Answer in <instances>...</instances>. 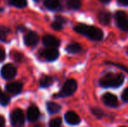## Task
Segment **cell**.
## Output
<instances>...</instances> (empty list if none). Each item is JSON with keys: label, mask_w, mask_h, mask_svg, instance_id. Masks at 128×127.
I'll use <instances>...</instances> for the list:
<instances>
[{"label": "cell", "mask_w": 128, "mask_h": 127, "mask_svg": "<svg viewBox=\"0 0 128 127\" xmlns=\"http://www.w3.org/2000/svg\"><path fill=\"white\" fill-rule=\"evenodd\" d=\"M43 56L48 61H54L58 57V51L55 48H48L43 51Z\"/></svg>", "instance_id": "obj_11"}, {"label": "cell", "mask_w": 128, "mask_h": 127, "mask_svg": "<svg viewBox=\"0 0 128 127\" xmlns=\"http://www.w3.org/2000/svg\"><path fill=\"white\" fill-rule=\"evenodd\" d=\"M36 1H38V0H36Z\"/></svg>", "instance_id": "obj_36"}, {"label": "cell", "mask_w": 128, "mask_h": 127, "mask_svg": "<svg viewBox=\"0 0 128 127\" xmlns=\"http://www.w3.org/2000/svg\"><path fill=\"white\" fill-rule=\"evenodd\" d=\"M23 85L19 82L10 83L6 85V91L10 94H18L22 91Z\"/></svg>", "instance_id": "obj_12"}, {"label": "cell", "mask_w": 128, "mask_h": 127, "mask_svg": "<svg viewBox=\"0 0 128 127\" xmlns=\"http://www.w3.org/2000/svg\"><path fill=\"white\" fill-rule=\"evenodd\" d=\"M9 102H10V98L7 95H5L4 93H3L0 96V104L2 105H6Z\"/></svg>", "instance_id": "obj_23"}, {"label": "cell", "mask_w": 128, "mask_h": 127, "mask_svg": "<svg viewBox=\"0 0 128 127\" xmlns=\"http://www.w3.org/2000/svg\"><path fill=\"white\" fill-rule=\"evenodd\" d=\"M115 19H116L117 25L120 30L127 31H128V17L126 12L122 10H118L115 14Z\"/></svg>", "instance_id": "obj_4"}, {"label": "cell", "mask_w": 128, "mask_h": 127, "mask_svg": "<svg viewBox=\"0 0 128 127\" xmlns=\"http://www.w3.org/2000/svg\"><path fill=\"white\" fill-rule=\"evenodd\" d=\"M17 74V69L12 64H7L3 66L1 70V75L4 79H12Z\"/></svg>", "instance_id": "obj_6"}, {"label": "cell", "mask_w": 128, "mask_h": 127, "mask_svg": "<svg viewBox=\"0 0 128 127\" xmlns=\"http://www.w3.org/2000/svg\"><path fill=\"white\" fill-rule=\"evenodd\" d=\"M92 112L93 115L96 116L98 119H101L103 116H104V112L98 108H93L92 110Z\"/></svg>", "instance_id": "obj_22"}, {"label": "cell", "mask_w": 128, "mask_h": 127, "mask_svg": "<svg viewBox=\"0 0 128 127\" xmlns=\"http://www.w3.org/2000/svg\"><path fill=\"white\" fill-rule=\"evenodd\" d=\"M100 1H101L102 3H109L111 0H100Z\"/></svg>", "instance_id": "obj_33"}, {"label": "cell", "mask_w": 128, "mask_h": 127, "mask_svg": "<svg viewBox=\"0 0 128 127\" xmlns=\"http://www.w3.org/2000/svg\"><path fill=\"white\" fill-rule=\"evenodd\" d=\"M55 21H58V22H59L60 24H64V23H66V19L64 18V17H56V20Z\"/></svg>", "instance_id": "obj_29"}, {"label": "cell", "mask_w": 128, "mask_h": 127, "mask_svg": "<svg viewBox=\"0 0 128 127\" xmlns=\"http://www.w3.org/2000/svg\"><path fill=\"white\" fill-rule=\"evenodd\" d=\"M102 101L107 106L116 107L118 106V98L112 93H106L102 96Z\"/></svg>", "instance_id": "obj_7"}, {"label": "cell", "mask_w": 128, "mask_h": 127, "mask_svg": "<svg viewBox=\"0 0 128 127\" xmlns=\"http://www.w3.org/2000/svg\"><path fill=\"white\" fill-rule=\"evenodd\" d=\"M52 27L53 28L55 31H60L63 28V24H60L59 22H58V21H54L52 24Z\"/></svg>", "instance_id": "obj_25"}, {"label": "cell", "mask_w": 128, "mask_h": 127, "mask_svg": "<svg viewBox=\"0 0 128 127\" xmlns=\"http://www.w3.org/2000/svg\"><path fill=\"white\" fill-rule=\"evenodd\" d=\"M61 107L59 105L54 103V102H48L47 103V111L52 114H55L60 111Z\"/></svg>", "instance_id": "obj_16"}, {"label": "cell", "mask_w": 128, "mask_h": 127, "mask_svg": "<svg viewBox=\"0 0 128 127\" xmlns=\"http://www.w3.org/2000/svg\"><path fill=\"white\" fill-rule=\"evenodd\" d=\"M98 17L101 24H106V25L110 24V21H111V14H110V12L106 11V10H101L98 13Z\"/></svg>", "instance_id": "obj_14"}, {"label": "cell", "mask_w": 128, "mask_h": 127, "mask_svg": "<svg viewBox=\"0 0 128 127\" xmlns=\"http://www.w3.org/2000/svg\"><path fill=\"white\" fill-rule=\"evenodd\" d=\"M52 82H53L52 78H51V77H48V76H46V77H44V78H41L40 85L42 87H48L52 85Z\"/></svg>", "instance_id": "obj_20"}, {"label": "cell", "mask_w": 128, "mask_h": 127, "mask_svg": "<svg viewBox=\"0 0 128 127\" xmlns=\"http://www.w3.org/2000/svg\"><path fill=\"white\" fill-rule=\"evenodd\" d=\"M21 58H22V55L18 54V53H15V56H14V58L16 60H20Z\"/></svg>", "instance_id": "obj_32"}, {"label": "cell", "mask_w": 128, "mask_h": 127, "mask_svg": "<svg viewBox=\"0 0 128 127\" xmlns=\"http://www.w3.org/2000/svg\"><path fill=\"white\" fill-rule=\"evenodd\" d=\"M106 64H112V65L116 66V67L120 68V69L123 70V71H125L126 72L128 73V67L126 66H125L124 64H116V63H112V62H106Z\"/></svg>", "instance_id": "obj_24"}, {"label": "cell", "mask_w": 128, "mask_h": 127, "mask_svg": "<svg viewBox=\"0 0 128 127\" xmlns=\"http://www.w3.org/2000/svg\"><path fill=\"white\" fill-rule=\"evenodd\" d=\"M81 50H82V47L78 43H72V44H70L66 46V51L69 53H72V54L79 52Z\"/></svg>", "instance_id": "obj_15"}, {"label": "cell", "mask_w": 128, "mask_h": 127, "mask_svg": "<svg viewBox=\"0 0 128 127\" xmlns=\"http://www.w3.org/2000/svg\"><path fill=\"white\" fill-rule=\"evenodd\" d=\"M64 119H66V122L69 125H72V126H76V125H78L80 123V118L74 112H66V115H64Z\"/></svg>", "instance_id": "obj_9"}, {"label": "cell", "mask_w": 128, "mask_h": 127, "mask_svg": "<svg viewBox=\"0 0 128 127\" xmlns=\"http://www.w3.org/2000/svg\"><path fill=\"white\" fill-rule=\"evenodd\" d=\"M120 127H126V126H120Z\"/></svg>", "instance_id": "obj_35"}, {"label": "cell", "mask_w": 128, "mask_h": 127, "mask_svg": "<svg viewBox=\"0 0 128 127\" xmlns=\"http://www.w3.org/2000/svg\"><path fill=\"white\" fill-rule=\"evenodd\" d=\"M43 43L46 47L55 48L59 45V40L52 35H46L43 37Z\"/></svg>", "instance_id": "obj_8"}, {"label": "cell", "mask_w": 128, "mask_h": 127, "mask_svg": "<svg viewBox=\"0 0 128 127\" xmlns=\"http://www.w3.org/2000/svg\"><path fill=\"white\" fill-rule=\"evenodd\" d=\"M118 3L122 5H128V0H118Z\"/></svg>", "instance_id": "obj_31"}, {"label": "cell", "mask_w": 128, "mask_h": 127, "mask_svg": "<svg viewBox=\"0 0 128 127\" xmlns=\"http://www.w3.org/2000/svg\"><path fill=\"white\" fill-rule=\"evenodd\" d=\"M123 74H112L108 73L106 76L102 77L100 81V85L103 87H118L123 84Z\"/></svg>", "instance_id": "obj_2"}, {"label": "cell", "mask_w": 128, "mask_h": 127, "mask_svg": "<svg viewBox=\"0 0 128 127\" xmlns=\"http://www.w3.org/2000/svg\"><path fill=\"white\" fill-rule=\"evenodd\" d=\"M77 90V82L74 79H68L64 84L62 90L60 92V95L62 97H67L72 95Z\"/></svg>", "instance_id": "obj_5"}, {"label": "cell", "mask_w": 128, "mask_h": 127, "mask_svg": "<svg viewBox=\"0 0 128 127\" xmlns=\"http://www.w3.org/2000/svg\"><path fill=\"white\" fill-rule=\"evenodd\" d=\"M10 123L13 127H22L24 124V116L23 111L20 109H16L12 112Z\"/></svg>", "instance_id": "obj_3"}, {"label": "cell", "mask_w": 128, "mask_h": 127, "mask_svg": "<svg viewBox=\"0 0 128 127\" xmlns=\"http://www.w3.org/2000/svg\"><path fill=\"white\" fill-rule=\"evenodd\" d=\"M67 4L73 10H78L81 6L80 0H67Z\"/></svg>", "instance_id": "obj_19"}, {"label": "cell", "mask_w": 128, "mask_h": 127, "mask_svg": "<svg viewBox=\"0 0 128 127\" xmlns=\"http://www.w3.org/2000/svg\"><path fill=\"white\" fill-rule=\"evenodd\" d=\"M61 125H62V119L60 118L53 119L50 122V127H61Z\"/></svg>", "instance_id": "obj_21"}, {"label": "cell", "mask_w": 128, "mask_h": 127, "mask_svg": "<svg viewBox=\"0 0 128 127\" xmlns=\"http://www.w3.org/2000/svg\"><path fill=\"white\" fill-rule=\"evenodd\" d=\"M8 31H9V30L7 29V28H4V27H2V26H0V38H2L3 37H4Z\"/></svg>", "instance_id": "obj_26"}, {"label": "cell", "mask_w": 128, "mask_h": 127, "mask_svg": "<svg viewBox=\"0 0 128 127\" xmlns=\"http://www.w3.org/2000/svg\"><path fill=\"white\" fill-rule=\"evenodd\" d=\"M59 5V0H46L44 6L49 10H54Z\"/></svg>", "instance_id": "obj_17"}, {"label": "cell", "mask_w": 128, "mask_h": 127, "mask_svg": "<svg viewBox=\"0 0 128 127\" xmlns=\"http://www.w3.org/2000/svg\"><path fill=\"white\" fill-rule=\"evenodd\" d=\"M4 125H5L4 119V117L0 116V127H4Z\"/></svg>", "instance_id": "obj_30"}, {"label": "cell", "mask_w": 128, "mask_h": 127, "mask_svg": "<svg viewBox=\"0 0 128 127\" xmlns=\"http://www.w3.org/2000/svg\"><path fill=\"white\" fill-rule=\"evenodd\" d=\"M122 100L125 102H128V87L126 89L125 91L123 92V93H122Z\"/></svg>", "instance_id": "obj_27"}, {"label": "cell", "mask_w": 128, "mask_h": 127, "mask_svg": "<svg viewBox=\"0 0 128 127\" xmlns=\"http://www.w3.org/2000/svg\"><path fill=\"white\" fill-rule=\"evenodd\" d=\"M39 110L37 106L35 105H32L30 108L28 109V112H27V117H28V119L30 121V122H34V121H37L39 118Z\"/></svg>", "instance_id": "obj_13"}, {"label": "cell", "mask_w": 128, "mask_h": 127, "mask_svg": "<svg viewBox=\"0 0 128 127\" xmlns=\"http://www.w3.org/2000/svg\"><path fill=\"white\" fill-rule=\"evenodd\" d=\"M74 30L78 33L84 35L91 38L92 40L100 41L104 37V33L100 29L93 26H88L86 24H78L75 26Z\"/></svg>", "instance_id": "obj_1"}, {"label": "cell", "mask_w": 128, "mask_h": 127, "mask_svg": "<svg viewBox=\"0 0 128 127\" xmlns=\"http://www.w3.org/2000/svg\"><path fill=\"white\" fill-rule=\"evenodd\" d=\"M38 42V35L34 31H30L24 36V43L28 46H34Z\"/></svg>", "instance_id": "obj_10"}, {"label": "cell", "mask_w": 128, "mask_h": 127, "mask_svg": "<svg viewBox=\"0 0 128 127\" xmlns=\"http://www.w3.org/2000/svg\"><path fill=\"white\" fill-rule=\"evenodd\" d=\"M2 94H3V92H2V91H1V90H0V96H1V95H2Z\"/></svg>", "instance_id": "obj_34"}, {"label": "cell", "mask_w": 128, "mask_h": 127, "mask_svg": "<svg viewBox=\"0 0 128 127\" xmlns=\"http://www.w3.org/2000/svg\"><path fill=\"white\" fill-rule=\"evenodd\" d=\"M8 1L12 5L18 8H24L27 5L26 0H8Z\"/></svg>", "instance_id": "obj_18"}, {"label": "cell", "mask_w": 128, "mask_h": 127, "mask_svg": "<svg viewBox=\"0 0 128 127\" xmlns=\"http://www.w3.org/2000/svg\"><path fill=\"white\" fill-rule=\"evenodd\" d=\"M5 58V51L3 48L0 47V62L3 61Z\"/></svg>", "instance_id": "obj_28"}]
</instances>
